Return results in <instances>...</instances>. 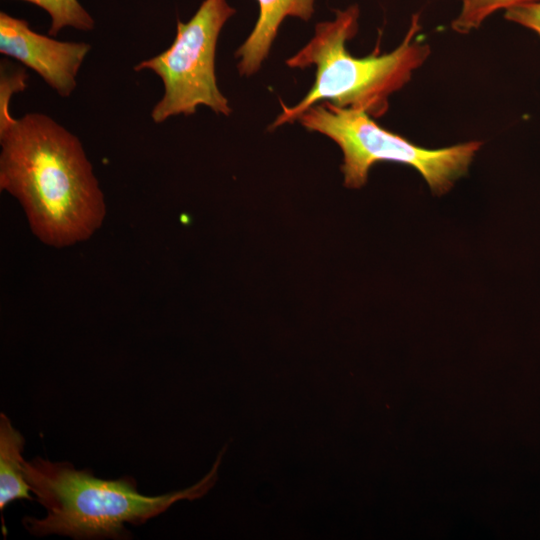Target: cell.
I'll use <instances>...</instances> for the list:
<instances>
[{
	"mask_svg": "<svg viewBox=\"0 0 540 540\" xmlns=\"http://www.w3.org/2000/svg\"><path fill=\"white\" fill-rule=\"evenodd\" d=\"M25 439L13 427L6 414H0V509L21 499L32 500L30 487L23 473Z\"/></svg>",
	"mask_w": 540,
	"mask_h": 540,
	"instance_id": "8",
	"label": "cell"
},
{
	"mask_svg": "<svg viewBox=\"0 0 540 540\" xmlns=\"http://www.w3.org/2000/svg\"><path fill=\"white\" fill-rule=\"evenodd\" d=\"M91 45L59 41L31 29L29 23L0 13V52L35 71L60 96L69 97Z\"/></svg>",
	"mask_w": 540,
	"mask_h": 540,
	"instance_id": "6",
	"label": "cell"
},
{
	"mask_svg": "<svg viewBox=\"0 0 540 540\" xmlns=\"http://www.w3.org/2000/svg\"><path fill=\"white\" fill-rule=\"evenodd\" d=\"M504 17L535 31L540 37V1L507 9Z\"/></svg>",
	"mask_w": 540,
	"mask_h": 540,
	"instance_id": "12",
	"label": "cell"
},
{
	"mask_svg": "<svg viewBox=\"0 0 540 540\" xmlns=\"http://www.w3.org/2000/svg\"><path fill=\"white\" fill-rule=\"evenodd\" d=\"M259 6L257 21L235 57L241 76L249 77L267 59L279 27L286 17L309 21L314 14L315 0H256Z\"/></svg>",
	"mask_w": 540,
	"mask_h": 540,
	"instance_id": "7",
	"label": "cell"
},
{
	"mask_svg": "<svg viewBox=\"0 0 540 540\" xmlns=\"http://www.w3.org/2000/svg\"><path fill=\"white\" fill-rule=\"evenodd\" d=\"M540 0H463L458 16L452 21L451 28L459 34H468L478 29L494 12L516 6L538 2Z\"/></svg>",
	"mask_w": 540,
	"mask_h": 540,
	"instance_id": "10",
	"label": "cell"
},
{
	"mask_svg": "<svg viewBox=\"0 0 540 540\" xmlns=\"http://www.w3.org/2000/svg\"><path fill=\"white\" fill-rule=\"evenodd\" d=\"M39 6L50 16L49 35L56 36L63 28L91 31L95 22L78 0H23Z\"/></svg>",
	"mask_w": 540,
	"mask_h": 540,
	"instance_id": "9",
	"label": "cell"
},
{
	"mask_svg": "<svg viewBox=\"0 0 540 540\" xmlns=\"http://www.w3.org/2000/svg\"><path fill=\"white\" fill-rule=\"evenodd\" d=\"M311 132L330 138L341 149V171L347 188L359 189L378 162H394L416 169L435 195L447 193L468 172L481 141L427 149L376 123L362 110L340 108L329 102L313 105L298 118Z\"/></svg>",
	"mask_w": 540,
	"mask_h": 540,
	"instance_id": "4",
	"label": "cell"
},
{
	"mask_svg": "<svg viewBox=\"0 0 540 540\" xmlns=\"http://www.w3.org/2000/svg\"><path fill=\"white\" fill-rule=\"evenodd\" d=\"M225 445L209 472L183 490L158 496L138 492L134 478L106 480L69 462H51L36 457L23 461L24 477L31 492L46 510L44 518L26 516L22 523L37 537L56 534L73 539H128L125 524L141 525L180 500L205 496L218 480Z\"/></svg>",
	"mask_w": 540,
	"mask_h": 540,
	"instance_id": "2",
	"label": "cell"
},
{
	"mask_svg": "<svg viewBox=\"0 0 540 540\" xmlns=\"http://www.w3.org/2000/svg\"><path fill=\"white\" fill-rule=\"evenodd\" d=\"M235 13L227 0H204L187 22L177 21L168 49L134 67L151 70L162 80L163 96L151 112L154 123L193 115L201 105L216 114H231L229 100L217 84L215 55L220 32Z\"/></svg>",
	"mask_w": 540,
	"mask_h": 540,
	"instance_id": "5",
	"label": "cell"
},
{
	"mask_svg": "<svg viewBox=\"0 0 540 540\" xmlns=\"http://www.w3.org/2000/svg\"><path fill=\"white\" fill-rule=\"evenodd\" d=\"M0 188L14 196L43 243L87 240L106 207L80 140L42 113L0 114Z\"/></svg>",
	"mask_w": 540,
	"mask_h": 540,
	"instance_id": "1",
	"label": "cell"
},
{
	"mask_svg": "<svg viewBox=\"0 0 540 540\" xmlns=\"http://www.w3.org/2000/svg\"><path fill=\"white\" fill-rule=\"evenodd\" d=\"M359 16L357 4L337 10L334 19L318 23L309 42L286 60L290 68L314 66L315 81L294 106L281 102L282 110L270 129L297 121L303 112L321 102L362 110L373 118L387 112L389 97L410 81L431 49L417 36L421 25L419 14H414L403 41L393 51L354 57L346 42L357 34Z\"/></svg>",
	"mask_w": 540,
	"mask_h": 540,
	"instance_id": "3",
	"label": "cell"
},
{
	"mask_svg": "<svg viewBox=\"0 0 540 540\" xmlns=\"http://www.w3.org/2000/svg\"><path fill=\"white\" fill-rule=\"evenodd\" d=\"M27 75L24 70L18 69L8 73L1 69L0 82V112L10 111L13 94L26 88Z\"/></svg>",
	"mask_w": 540,
	"mask_h": 540,
	"instance_id": "11",
	"label": "cell"
}]
</instances>
